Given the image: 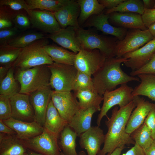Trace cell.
Listing matches in <instances>:
<instances>
[{
	"label": "cell",
	"mask_w": 155,
	"mask_h": 155,
	"mask_svg": "<svg viewBox=\"0 0 155 155\" xmlns=\"http://www.w3.org/2000/svg\"><path fill=\"white\" fill-rule=\"evenodd\" d=\"M47 38L37 40L22 49L12 66L15 70H24L38 66L50 65L54 62L44 46L49 44Z\"/></svg>",
	"instance_id": "cell-3"
},
{
	"label": "cell",
	"mask_w": 155,
	"mask_h": 155,
	"mask_svg": "<svg viewBox=\"0 0 155 155\" xmlns=\"http://www.w3.org/2000/svg\"><path fill=\"white\" fill-rule=\"evenodd\" d=\"M128 59L113 57L106 59L101 68L93 75L95 88L102 96L106 91L116 89V87L132 81L140 82L139 78L128 75L121 69V65Z\"/></svg>",
	"instance_id": "cell-2"
},
{
	"label": "cell",
	"mask_w": 155,
	"mask_h": 155,
	"mask_svg": "<svg viewBox=\"0 0 155 155\" xmlns=\"http://www.w3.org/2000/svg\"><path fill=\"white\" fill-rule=\"evenodd\" d=\"M125 146H122L117 148L112 152L107 155H120L122 150L125 148Z\"/></svg>",
	"instance_id": "cell-52"
},
{
	"label": "cell",
	"mask_w": 155,
	"mask_h": 155,
	"mask_svg": "<svg viewBox=\"0 0 155 155\" xmlns=\"http://www.w3.org/2000/svg\"><path fill=\"white\" fill-rule=\"evenodd\" d=\"M150 129L152 137L155 139V103L145 119L144 123Z\"/></svg>",
	"instance_id": "cell-43"
},
{
	"label": "cell",
	"mask_w": 155,
	"mask_h": 155,
	"mask_svg": "<svg viewBox=\"0 0 155 155\" xmlns=\"http://www.w3.org/2000/svg\"><path fill=\"white\" fill-rule=\"evenodd\" d=\"M28 14L33 28L50 34H55L62 29L53 12L30 10Z\"/></svg>",
	"instance_id": "cell-13"
},
{
	"label": "cell",
	"mask_w": 155,
	"mask_h": 155,
	"mask_svg": "<svg viewBox=\"0 0 155 155\" xmlns=\"http://www.w3.org/2000/svg\"><path fill=\"white\" fill-rule=\"evenodd\" d=\"M12 117L10 98L0 95V120L4 121Z\"/></svg>",
	"instance_id": "cell-39"
},
{
	"label": "cell",
	"mask_w": 155,
	"mask_h": 155,
	"mask_svg": "<svg viewBox=\"0 0 155 155\" xmlns=\"http://www.w3.org/2000/svg\"><path fill=\"white\" fill-rule=\"evenodd\" d=\"M155 52V38L138 49L127 53L122 57L127 59L124 63L132 71L138 70L146 64Z\"/></svg>",
	"instance_id": "cell-15"
},
{
	"label": "cell",
	"mask_w": 155,
	"mask_h": 155,
	"mask_svg": "<svg viewBox=\"0 0 155 155\" xmlns=\"http://www.w3.org/2000/svg\"><path fill=\"white\" fill-rule=\"evenodd\" d=\"M79 137V145L86 150L87 155H97L105 140L103 131L98 126H92Z\"/></svg>",
	"instance_id": "cell-16"
},
{
	"label": "cell",
	"mask_w": 155,
	"mask_h": 155,
	"mask_svg": "<svg viewBox=\"0 0 155 155\" xmlns=\"http://www.w3.org/2000/svg\"><path fill=\"white\" fill-rule=\"evenodd\" d=\"M98 111L94 107L79 108L69 123V126L79 137L82 134L89 129L94 114Z\"/></svg>",
	"instance_id": "cell-24"
},
{
	"label": "cell",
	"mask_w": 155,
	"mask_h": 155,
	"mask_svg": "<svg viewBox=\"0 0 155 155\" xmlns=\"http://www.w3.org/2000/svg\"><path fill=\"white\" fill-rule=\"evenodd\" d=\"M14 76L20 85V93L29 95L42 87L50 86L51 72L47 65L15 70Z\"/></svg>",
	"instance_id": "cell-4"
},
{
	"label": "cell",
	"mask_w": 155,
	"mask_h": 155,
	"mask_svg": "<svg viewBox=\"0 0 155 155\" xmlns=\"http://www.w3.org/2000/svg\"><path fill=\"white\" fill-rule=\"evenodd\" d=\"M75 30L82 49H98L106 58L115 56V49L117 42L114 39L80 27Z\"/></svg>",
	"instance_id": "cell-5"
},
{
	"label": "cell",
	"mask_w": 155,
	"mask_h": 155,
	"mask_svg": "<svg viewBox=\"0 0 155 155\" xmlns=\"http://www.w3.org/2000/svg\"><path fill=\"white\" fill-rule=\"evenodd\" d=\"M106 59L98 49H81L76 54L74 65L78 70L92 76L102 66Z\"/></svg>",
	"instance_id": "cell-10"
},
{
	"label": "cell",
	"mask_w": 155,
	"mask_h": 155,
	"mask_svg": "<svg viewBox=\"0 0 155 155\" xmlns=\"http://www.w3.org/2000/svg\"><path fill=\"white\" fill-rule=\"evenodd\" d=\"M148 29L154 38H155V22L151 25Z\"/></svg>",
	"instance_id": "cell-53"
},
{
	"label": "cell",
	"mask_w": 155,
	"mask_h": 155,
	"mask_svg": "<svg viewBox=\"0 0 155 155\" xmlns=\"http://www.w3.org/2000/svg\"><path fill=\"white\" fill-rule=\"evenodd\" d=\"M80 11V7L77 1L71 0L53 13L62 28L71 26L76 29L80 27L78 19Z\"/></svg>",
	"instance_id": "cell-19"
},
{
	"label": "cell",
	"mask_w": 155,
	"mask_h": 155,
	"mask_svg": "<svg viewBox=\"0 0 155 155\" xmlns=\"http://www.w3.org/2000/svg\"><path fill=\"white\" fill-rule=\"evenodd\" d=\"M27 152L16 134L0 133V155H21Z\"/></svg>",
	"instance_id": "cell-25"
},
{
	"label": "cell",
	"mask_w": 155,
	"mask_h": 155,
	"mask_svg": "<svg viewBox=\"0 0 155 155\" xmlns=\"http://www.w3.org/2000/svg\"><path fill=\"white\" fill-rule=\"evenodd\" d=\"M69 125V123L63 119L51 100L46 112L43 127L58 138L60 133Z\"/></svg>",
	"instance_id": "cell-23"
},
{
	"label": "cell",
	"mask_w": 155,
	"mask_h": 155,
	"mask_svg": "<svg viewBox=\"0 0 155 155\" xmlns=\"http://www.w3.org/2000/svg\"><path fill=\"white\" fill-rule=\"evenodd\" d=\"M132 87L124 84L117 89L111 91H106L103 96V103L96 120L97 126H100L102 118L107 117L108 111L115 106L118 105L120 108L124 107L134 99L132 93Z\"/></svg>",
	"instance_id": "cell-7"
},
{
	"label": "cell",
	"mask_w": 155,
	"mask_h": 155,
	"mask_svg": "<svg viewBox=\"0 0 155 155\" xmlns=\"http://www.w3.org/2000/svg\"><path fill=\"white\" fill-rule=\"evenodd\" d=\"M9 68L4 66H0V82L5 77Z\"/></svg>",
	"instance_id": "cell-50"
},
{
	"label": "cell",
	"mask_w": 155,
	"mask_h": 155,
	"mask_svg": "<svg viewBox=\"0 0 155 155\" xmlns=\"http://www.w3.org/2000/svg\"><path fill=\"white\" fill-rule=\"evenodd\" d=\"M3 121L15 131L17 137L21 140H27L36 137L42 133L44 130L43 126L34 121H24L12 117Z\"/></svg>",
	"instance_id": "cell-18"
},
{
	"label": "cell",
	"mask_w": 155,
	"mask_h": 155,
	"mask_svg": "<svg viewBox=\"0 0 155 155\" xmlns=\"http://www.w3.org/2000/svg\"><path fill=\"white\" fill-rule=\"evenodd\" d=\"M47 65L51 72L49 84L51 87L57 92H71L78 71L75 66L55 62Z\"/></svg>",
	"instance_id": "cell-6"
},
{
	"label": "cell",
	"mask_w": 155,
	"mask_h": 155,
	"mask_svg": "<svg viewBox=\"0 0 155 155\" xmlns=\"http://www.w3.org/2000/svg\"><path fill=\"white\" fill-rule=\"evenodd\" d=\"M74 94L79 100L80 108L85 109L93 107L100 111V104L103 100L102 96L96 91L84 90L74 92Z\"/></svg>",
	"instance_id": "cell-29"
},
{
	"label": "cell",
	"mask_w": 155,
	"mask_h": 155,
	"mask_svg": "<svg viewBox=\"0 0 155 155\" xmlns=\"http://www.w3.org/2000/svg\"><path fill=\"white\" fill-rule=\"evenodd\" d=\"M61 155H64L61 151ZM78 155H87V154L84 151H81L78 153Z\"/></svg>",
	"instance_id": "cell-55"
},
{
	"label": "cell",
	"mask_w": 155,
	"mask_h": 155,
	"mask_svg": "<svg viewBox=\"0 0 155 155\" xmlns=\"http://www.w3.org/2000/svg\"><path fill=\"white\" fill-rule=\"evenodd\" d=\"M0 133L10 134H16L15 131L0 120Z\"/></svg>",
	"instance_id": "cell-48"
},
{
	"label": "cell",
	"mask_w": 155,
	"mask_h": 155,
	"mask_svg": "<svg viewBox=\"0 0 155 155\" xmlns=\"http://www.w3.org/2000/svg\"><path fill=\"white\" fill-rule=\"evenodd\" d=\"M13 20L15 26L18 29H27L31 24L29 18L22 13L17 14Z\"/></svg>",
	"instance_id": "cell-42"
},
{
	"label": "cell",
	"mask_w": 155,
	"mask_h": 155,
	"mask_svg": "<svg viewBox=\"0 0 155 155\" xmlns=\"http://www.w3.org/2000/svg\"><path fill=\"white\" fill-rule=\"evenodd\" d=\"M15 70L11 67L9 69L5 77L0 82V95L10 98L19 93L21 86L14 76Z\"/></svg>",
	"instance_id": "cell-31"
},
{
	"label": "cell",
	"mask_w": 155,
	"mask_h": 155,
	"mask_svg": "<svg viewBox=\"0 0 155 155\" xmlns=\"http://www.w3.org/2000/svg\"><path fill=\"white\" fill-rule=\"evenodd\" d=\"M142 17L145 26L148 28L150 26L155 22V9H145Z\"/></svg>",
	"instance_id": "cell-44"
},
{
	"label": "cell",
	"mask_w": 155,
	"mask_h": 155,
	"mask_svg": "<svg viewBox=\"0 0 155 155\" xmlns=\"http://www.w3.org/2000/svg\"><path fill=\"white\" fill-rule=\"evenodd\" d=\"M51 99L61 117L68 123L80 108L78 101L71 92L52 91Z\"/></svg>",
	"instance_id": "cell-11"
},
{
	"label": "cell",
	"mask_w": 155,
	"mask_h": 155,
	"mask_svg": "<svg viewBox=\"0 0 155 155\" xmlns=\"http://www.w3.org/2000/svg\"><path fill=\"white\" fill-rule=\"evenodd\" d=\"M29 155L28 153V152L27 153H25L22 155Z\"/></svg>",
	"instance_id": "cell-56"
},
{
	"label": "cell",
	"mask_w": 155,
	"mask_h": 155,
	"mask_svg": "<svg viewBox=\"0 0 155 155\" xmlns=\"http://www.w3.org/2000/svg\"><path fill=\"white\" fill-rule=\"evenodd\" d=\"M12 22L10 16L2 10L0 11V30L12 27Z\"/></svg>",
	"instance_id": "cell-45"
},
{
	"label": "cell",
	"mask_w": 155,
	"mask_h": 155,
	"mask_svg": "<svg viewBox=\"0 0 155 155\" xmlns=\"http://www.w3.org/2000/svg\"><path fill=\"white\" fill-rule=\"evenodd\" d=\"M142 1L145 9H151L152 7L153 8L154 3V0H143Z\"/></svg>",
	"instance_id": "cell-51"
},
{
	"label": "cell",
	"mask_w": 155,
	"mask_h": 155,
	"mask_svg": "<svg viewBox=\"0 0 155 155\" xmlns=\"http://www.w3.org/2000/svg\"><path fill=\"white\" fill-rule=\"evenodd\" d=\"M122 155H146L144 150L136 143L133 146Z\"/></svg>",
	"instance_id": "cell-47"
},
{
	"label": "cell",
	"mask_w": 155,
	"mask_h": 155,
	"mask_svg": "<svg viewBox=\"0 0 155 155\" xmlns=\"http://www.w3.org/2000/svg\"><path fill=\"white\" fill-rule=\"evenodd\" d=\"M133 140L144 150L151 145L154 140L150 129L144 123L130 134Z\"/></svg>",
	"instance_id": "cell-34"
},
{
	"label": "cell",
	"mask_w": 155,
	"mask_h": 155,
	"mask_svg": "<svg viewBox=\"0 0 155 155\" xmlns=\"http://www.w3.org/2000/svg\"><path fill=\"white\" fill-rule=\"evenodd\" d=\"M11 117L26 122L34 121V113L29 95L18 93L10 98Z\"/></svg>",
	"instance_id": "cell-14"
},
{
	"label": "cell",
	"mask_w": 155,
	"mask_h": 155,
	"mask_svg": "<svg viewBox=\"0 0 155 155\" xmlns=\"http://www.w3.org/2000/svg\"><path fill=\"white\" fill-rule=\"evenodd\" d=\"M145 10L142 0H125L117 6L107 9L105 13L109 14L114 12H132L142 15Z\"/></svg>",
	"instance_id": "cell-33"
},
{
	"label": "cell",
	"mask_w": 155,
	"mask_h": 155,
	"mask_svg": "<svg viewBox=\"0 0 155 155\" xmlns=\"http://www.w3.org/2000/svg\"><path fill=\"white\" fill-rule=\"evenodd\" d=\"M45 38L44 34L39 32H29L17 36L8 44L10 46L23 49L33 42Z\"/></svg>",
	"instance_id": "cell-35"
},
{
	"label": "cell",
	"mask_w": 155,
	"mask_h": 155,
	"mask_svg": "<svg viewBox=\"0 0 155 155\" xmlns=\"http://www.w3.org/2000/svg\"><path fill=\"white\" fill-rule=\"evenodd\" d=\"M146 155H155V140L147 148L144 150Z\"/></svg>",
	"instance_id": "cell-49"
},
{
	"label": "cell",
	"mask_w": 155,
	"mask_h": 155,
	"mask_svg": "<svg viewBox=\"0 0 155 155\" xmlns=\"http://www.w3.org/2000/svg\"><path fill=\"white\" fill-rule=\"evenodd\" d=\"M76 133L69 125L60 133L58 144L64 155H78L76 151Z\"/></svg>",
	"instance_id": "cell-26"
},
{
	"label": "cell",
	"mask_w": 155,
	"mask_h": 155,
	"mask_svg": "<svg viewBox=\"0 0 155 155\" xmlns=\"http://www.w3.org/2000/svg\"><path fill=\"white\" fill-rule=\"evenodd\" d=\"M71 0H25L29 10L38 9L52 12H56Z\"/></svg>",
	"instance_id": "cell-32"
},
{
	"label": "cell",
	"mask_w": 155,
	"mask_h": 155,
	"mask_svg": "<svg viewBox=\"0 0 155 155\" xmlns=\"http://www.w3.org/2000/svg\"><path fill=\"white\" fill-rule=\"evenodd\" d=\"M99 2L107 9L117 6L125 0H99Z\"/></svg>",
	"instance_id": "cell-46"
},
{
	"label": "cell",
	"mask_w": 155,
	"mask_h": 155,
	"mask_svg": "<svg viewBox=\"0 0 155 155\" xmlns=\"http://www.w3.org/2000/svg\"><path fill=\"white\" fill-rule=\"evenodd\" d=\"M72 89L74 92L84 90L96 91L91 76L78 70L73 82Z\"/></svg>",
	"instance_id": "cell-37"
},
{
	"label": "cell",
	"mask_w": 155,
	"mask_h": 155,
	"mask_svg": "<svg viewBox=\"0 0 155 155\" xmlns=\"http://www.w3.org/2000/svg\"><path fill=\"white\" fill-rule=\"evenodd\" d=\"M136 106L134 99L124 107L119 109L117 106L114 108L111 117H107V120L105 121L108 131L105 135L103 147L97 155L109 154L118 148L135 144L125 129L129 118Z\"/></svg>",
	"instance_id": "cell-1"
},
{
	"label": "cell",
	"mask_w": 155,
	"mask_h": 155,
	"mask_svg": "<svg viewBox=\"0 0 155 155\" xmlns=\"http://www.w3.org/2000/svg\"><path fill=\"white\" fill-rule=\"evenodd\" d=\"M50 86H44L29 95L34 113V121L43 127L52 91Z\"/></svg>",
	"instance_id": "cell-12"
},
{
	"label": "cell",
	"mask_w": 155,
	"mask_h": 155,
	"mask_svg": "<svg viewBox=\"0 0 155 155\" xmlns=\"http://www.w3.org/2000/svg\"><path fill=\"white\" fill-rule=\"evenodd\" d=\"M58 138L44 129L40 134L32 138L20 140L27 149L42 155H61Z\"/></svg>",
	"instance_id": "cell-8"
},
{
	"label": "cell",
	"mask_w": 155,
	"mask_h": 155,
	"mask_svg": "<svg viewBox=\"0 0 155 155\" xmlns=\"http://www.w3.org/2000/svg\"><path fill=\"white\" fill-rule=\"evenodd\" d=\"M154 38L148 29L144 30L132 29L127 32L122 40L117 42L115 49V57H121L127 53L134 51Z\"/></svg>",
	"instance_id": "cell-9"
},
{
	"label": "cell",
	"mask_w": 155,
	"mask_h": 155,
	"mask_svg": "<svg viewBox=\"0 0 155 155\" xmlns=\"http://www.w3.org/2000/svg\"><path fill=\"white\" fill-rule=\"evenodd\" d=\"M154 140H155V139H154Z\"/></svg>",
	"instance_id": "cell-58"
},
{
	"label": "cell",
	"mask_w": 155,
	"mask_h": 155,
	"mask_svg": "<svg viewBox=\"0 0 155 155\" xmlns=\"http://www.w3.org/2000/svg\"><path fill=\"white\" fill-rule=\"evenodd\" d=\"M137 76L140 83L133 89L132 96H145L155 102V75L142 74Z\"/></svg>",
	"instance_id": "cell-27"
},
{
	"label": "cell",
	"mask_w": 155,
	"mask_h": 155,
	"mask_svg": "<svg viewBox=\"0 0 155 155\" xmlns=\"http://www.w3.org/2000/svg\"><path fill=\"white\" fill-rule=\"evenodd\" d=\"M109 15L103 12L93 16L86 24L87 26L93 27L105 34L115 36L119 41L122 40L127 32L126 28L111 25L108 20Z\"/></svg>",
	"instance_id": "cell-20"
},
{
	"label": "cell",
	"mask_w": 155,
	"mask_h": 155,
	"mask_svg": "<svg viewBox=\"0 0 155 155\" xmlns=\"http://www.w3.org/2000/svg\"><path fill=\"white\" fill-rule=\"evenodd\" d=\"M27 150V152L29 155H42L29 150Z\"/></svg>",
	"instance_id": "cell-54"
},
{
	"label": "cell",
	"mask_w": 155,
	"mask_h": 155,
	"mask_svg": "<svg viewBox=\"0 0 155 155\" xmlns=\"http://www.w3.org/2000/svg\"><path fill=\"white\" fill-rule=\"evenodd\" d=\"M19 29L16 26L0 30V47L7 45L8 43L17 36Z\"/></svg>",
	"instance_id": "cell-38"
},
{
	"label": "cell",
	"mask_w": 155,
	"mask_h": 155,
	"mask_svg": "<svg viewBox=\"0 0 155 155\" xmlns=\"http://www.w3.org/2000/svg\"><path fill=\"white\" fill-rule=\"evenodd\" d=\"M152 9H155V0H154V3Z\"/></svg>",
	"instance_id": "cell-57"
},
{
	"label": "cell",
	"mask_w": 155,
	"mask_h": 155,
	"mask_svg": "<svg viewBox=\"0 0 155 155\" xmlns=\"http://www.w3.org/2000/svg\"><path fill=\"white\" fill-rule=\"evenodd\" d=\"M0 5L8 6L15 11L24 9L28 13L30 10L24 0H0Z\"/></svg>",
	"instance_id": "cell-41"
},
{
	"label": "cell",
	"mask_w": 155,
	"mask_h": 155,
	"mask_svg": "<svg viewBox=\"0 0 155 155\" xmlns=\"http://www.w3.org/2000/svg\"><path fill=\"white\" fill-rule=\"evenodd\" d=\"M22 49L7 45L0 47V65L10 68L18 57Z\"/></svg>",
	"instance_id": "cell-36"
},
{
	"label": "cell",
	"mask_w": 155,
	"mask_h": 155,
	"mask_svg": "<svg viewBox=\"0 0 155 155\" xmlns=\"http://www.w3.org/2000/svg\"><path fill=\"white\" fill-rule=\"evenodd\" d=\"M49 38L62 47L76 54L82 49L75 29L73 26L62 28L55 34H50Z\"/></svg>",
	"instance_id": "cell-21"
},
{
	"label": "cell",
	"mask_w": 155,
	"mask_h": 155,
	"mask_svg": "<svg viewBox=\"0 0 155 155\" xmlns=\"http://www.w3.org/2000/svg\"><path fill=\"white\" fill-rule=\"evenodd\" d=\"M134 100L136 106L129 118L125 129L126 132L129 134L144 123L154 104L139 96H134Z\"/></svg>",
	"instance_id": "cell-17"
},
{
	"label": "cell",
	"mask_w": 155,
	"mask_h": 155,
	"mask_svg": "<svg viewBox=\"0 0 155 155\" xmlns=\"http://www.w3.org/2000/svg\"><path fill=\"white\" fill-rule=\"evenodd\" d=\"M108 14L110 21L119 27L142 30L148 29L144 24L142 15L138 13L114 12Z\"/></svg>",
	"instance_id": "cell-22"
},
{
	"label": "cell",
	"mask_w": 155,
	"mask_h": 155,
	"mask_svg": "<svg viewBox=\"0 0 155 155\" xmlns=\"http://www.w3.org/2000/svg\"><path fill=\"white\" fill-rule=\"evenodd\" d=\"M142 74L155 75V52L149 61L140 69L130 73L131 76L134 77Z\"/></svg>",
	"instance_id": "cell-40"
},
{
	"label": "cell",
	"mask_w": 155,
	"mask_h": 155,
	"mask_svg": "<svg viewBox=\"0 0 155 155\" xmlns=\"http://www.w3.org/2000/svg\"><path fill=\"white\" fill-rule=\"evenodd\" d=\"M44 48L54 62L74 65L76 53L57 46L48 44L44 46Z\"/></svg>",
	"instance_id": "cell-28"
},
{
	"label": "cell",
	"mask_w": 155,
	"mask_h": 155,
	"mask_svg": "<svg viewBox=\"0 0 155 155\" xmlns=\"http://www.w3.org/2000/svg\"><path fill=\"white\" fill-rule=\"evenodd\" d=\"M80 7L79 24L84 23L92 16L102 12L105 7L97 0H79L77 1Z\"/></svg>",
	"instance_id": "cell-30"
}]
</instances>
